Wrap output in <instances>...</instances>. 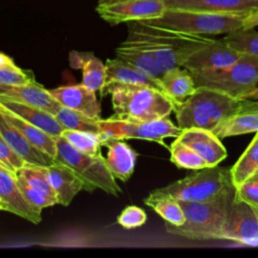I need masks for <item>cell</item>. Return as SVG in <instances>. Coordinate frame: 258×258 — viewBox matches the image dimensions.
Masks as SVG:
<instances>
[{"mask_svg":"<svg viewBox=\"0 0 258 258\" xmlns=\"http://www.w3.org/2000/svg\"><path fill=\"white\" fill-rule=\"evenodd\" d=\"M13 66H16L14 60L6 55L5 53H2L0 52V68H3V67H13Z\"/></svg>","mask_w":258,"mask_h":258,"instance_id":"cell-41","label":"cell"},{"mask_svg":"<svg viewBox=\"0 0 258 258\" xmlns=\"http://www.w3.org/2000/svg\"><path fill=\"white\" fill-rule=\"evenodd\" d=\"M48 181L56 198V204L69 206L79 191L85 190L83 180L67 165L54 162L44 167Z\"/></svg>","mask_w":258,"mask_h":258,"instance_id":"cell-17","label":"cell"},{"mask_svg":"<svg viewBox=\"0 0 258 258\" xmlns=\"http://www.w3.org/2000/svg\"><path fill=\"white\" fill-rule=\"evenodd\" d=\"M244 100L205 87H197L196 92L173 109L177 126L183 130L200 128L213 131L222 121L240 112Z\"/></svg>","mask_w":258,"mask_h":258,"instance_id":"cell-2","label":"cell"},{"mask_svg":"<svg viewBox=\"0 0 258 258\" xmlns=\"http://www.w3.org/2000/svg\"><path fill=\"white\" fill-rule=\"evenodd\" d=\"M241 111H244V112H258V102L244 100V105H243V108H242Z\"/></svg>","mask_w":258,"mask_h":258,"instance_id":"cell-40","label":"cell"},{"mask_svg":"<svg viewBox=\"0 0 258 258\" xmlns=\"http://www.w3.org/2000/svg\"><path fill=\"white\" fill-rule=\"evenodd\" d=\"M0 169H5V170H9V171H11V172H13L12 170H11V168L9 167V166H7L4 162H2L1 160H0ZM15 173V172H14Z\"/></svg>","mask_w":258,"mask_h":258,"instance_id":"cell-44","label":"cell"},{"mask_svg":"<svg viewBox=\"0 0 258 258\" xmlns=\"http://www.w3.org/2000/svg\"><path fill=\"white\" fill-rule=\"evenodd\" d=\"M0 134L12 148L28 165L49 166L55 162L54 158L47 153L34 147L16 128L10 125L0 114Z\"/></svg>","mask_w":258,"mask_h":258,"instance_id":"cell-18","label":"cell"},{"mask_svg":"<svg viewBox=\"0 0 258 258\" xmlns=\"http://www.w3.org/2000/svg\"><path fill=\"white\" fill-rule=\"evenodd\" d=\"M106 82L110 84H124L134 86H148L162 91L161 85L156 80L148 77L135 67L120 59L119 57L106 60ZM163 92V91H162Z\"/></svg>","mask_w":258,"mask_h":258,"instance_id":"cell-21","label":"cell"},{"mask_svg":"<svg viewBox=\"0 0 258 258\" xmlns=\"http://www.w3.org/2000/svg\"><path fill=\"white\" fill-rule=\"evenodd\" d=\"M0 107L10 111L11 113L45 131L51 136H60L61 132L63 131V128L57 122L56 118L40 108L4 98H0Z\"/></svg>","mask_w":258,"mask_h":258,"instance_id":"cell-20","label":"cell"},{"mask_svg":"<svg viewBox=\"0 0 258 258\" xmlns=\"http://www.w3.org/2000/svg\"><path fill=\"white\" fill-rule=\"evenodd\" d=\"M258 26V9L250 12L244 18V28H254Z\"/></svg>","mask_w":258,"mask_h":258,"instance_id":"cell-39","label":"cell"},{"mask_svg":"<svg viewBox=\"0 0 258 258\" xmlns=\"http://www.w3.org/2000/svg\"><path fill=\"white\" fill-rule=\"evenodd\" d=\"M50 95L59 105L78 111L90 118L101 119V107L96 97V92L83 84L69 85L48 90Z\"/></svg>","mask_w":258,"mask_h":258,"instance_id":"cell-13","label":"cell"},{"mask_svg":"<svg viewBox=\"0 0 258 258\" xmlns=\"http://www.w3.org/2000/svg\"><path fill=\"white\" fill-rule=\"evenodd\" d=\"M234 195L235 187L210 202L178 201L184 214V223L180 226H173L164 222L166 232L189 240L220 239Z\"/></svg>","mask_w":258,"mask_h":258,"instance_id":"cell-3","label":"cell"},{"mask_svg":"<svg viewBox=\"0 0 258 258\" xmlns=\"http://www.w3.org/2000/svg\"><path fill=\"white\" fill-rule=\"evenodd\" d=\"M54 117L63 129L86 131L93 133H103L99 127L98 120L90 118L78 111L60 105Z\"/></svg>","mask_w":258,"mask_h":258,"instance_id":"cell-30","label":"cell"},{"mask_svg":"<svg viewBox=\"0 0 258 258\" xmlns=\"http://www.w3.org/2000/svg\"><path fill=\"white\" fill-rule=\"evenodd\" d=\"M32 82L35 80L29 71H24L17 66L0 68V84L24 85Z\"/></svg>","mask_w":258,"mask_h":258,"instance_id":"cell-35","label":"cell"},{"mask_svg":"<svg viewBox=\"0 0 258 258\" xmlns=\"http://www.w3.org/2000/svg\"><path fill=\"white\" fill-rule=\"evenodd\" d=\"M234 199L252 208L258 207V183L250 179L242 182L235 187Z\"/></svg>","mask_w":258,"mask_h":258,"instance_id":"cell-37","label":"cell"},{"mask_svg":"<svg viewBox=\"0 0 258 258\" xmlns=\"http://www.w3.org/2000/svg\"><path fill=\"white\" fill-rule=\"evenodd\" d=\"M108 148L106 164L116 179L127 181L134 172L137 153L126 142L108 137L104 142Z\"/></svg>","mask_w":258,"mask_h":258,"instance_id":"cell-19","label":"cell"},{"mask_svg":"<svg viewBox=\"0 0 258 258\" xmlns=\"http://www.w3.org/2000/svg\"><path fill=\"white\" fill-rule=\"evenodd\" d=\"M220 239L258 246V217L254 209L234 199L229 208Z\"/></svg>","mask_w":258,"mask_h":258,"instance_id":"cell-11","label":"cell"},{"mask_svg":"<svg viewBox=\"0 0 258 258\" xmlns=\"http://www.w3.org/2000/svg\"><path fill=\"white\" fill-rule=\"evenodd\" d=\"M241 100H249V101L258 102V87H255L254 89L249 91L247 94H245Z\"/></svg>","mask_w":258,"mask_h":258,"instance_id":"cell-42","label":"cell"},{"mask_svg":"<svg viewBox=\"0 0 258 258\" xmlns=\"http://www.w3.org/2000/svg\"><path fill=\"white\" fill-rule=\"evenodd\" d=\"M0 198L13 213L33 224L41 222V212L31 207L23 197L16 180V173L0 169Z\"/></svg>","mask_w":258,"mask_h":258,"instance_id":"cell-16","label":"cell"},{"mask_svg":"<svg viewBox=\"0 0 258 258\" xmlns=\"http://www.w3.org/2000/svg\"><path fill=\"white\" fill-rule=\"evenodd\" d=\"M165 10L163 0H115L96 7L99 16L111 25L158 18Z\"/></svg>","mask_w":258,"mask_h":258,"instance_id":"cell-9","label":"cell"},{"mask_svg":"<svg viewBox=\"0 0 258 258\" xmlns=\"http://www.w3.org/2000/svg\"><path fill=\"white\" fill-rule=\"evenodd\" d=\"M176 138L200 155L208 167L218 165L228 155L226 148L213 131L187 128L181 130Z\"/></svg>","mask_w":258,"mask_h":258,"instance_id":"cell-12","label":"cell"},{"mask_svg":"<svg viewBox=\"0 0 258 258\" xmlns=\"http://www.w3.org/2000/svg\"><path fill=\"white\" fill-rule=\"evenodd\" d=\"M234 187L230 168L216 165L195 170L194 173L152 191L181 202L204 203L213 201Z\"/></svg>","mask_w":258,"mask_h":258,"instance_id":"cell-4","label":"cell"},{"mask_svg":"<svg viewBox=\"0 0 258 258\" xmlns=\"http://www.w3.org/2000/svg\"><path fill=\"white\" fill-rule=\"evenodd\" d=\"M0 98L40 108L53 116L60 107L48 90L44 89L36 81L24 85L0 84Z\"/></svg>","mask_w":258,"mask_h":258,"instance_id":"cell-14","label":"cell"},{"mask_svg":"<svg viewBox=\"0 0 258 258\" xmlns=\"http://www.w3.org/2000/svg\"><path fill=\"white\" fill-rule=\"evenodd\" d=\"M197 87H205L241 100L258 85V57L241 54L231 67L206 76H192Z\"/></svg>","mask_w":258,"mask_h":258,"instance_id":"cell-7","label":"cell"},{"mask_svg":"<svg viewBox=\"0 0 258 258\" xmlns=\"http://www.w3.org/2000/svg\"><path fill=\"white\" fill-rule=\"evenodd\" d=\"M170 161L178 168L199 170L207 166L204 159L177 138L170 144Z\"/></svg>","mask_w":258,"mask_h":258,"instance_id":"cell-32","label":"cell"},{"mask_svg":"<svg viewBox=\"0 0 258 258\" xmlns=\"http://www.w3.org/2000/svg\"><path fill=\"white\" fill-rule=\"evenodd\" d=\"M0 114L3 118L14 128H16L34 147L47 153L51 157L56 154V142L54 136L49 135L45 131L37 128L36 126L28 123L22 118L16 116L8 110L0 107Z\"/></svg>","mask_w":258,"mask_h":258,"instance_id":"cell-24","label":"cell"},{"mask_svg":"<svg viewBox=\"0 0 258 258\" xmlns=\"http://www.w3.org/2000/svg\"><path fill=\"white\" fill-rule=\"evenodd\" d=\"M168 9L212 13L249 14L258 9V0H163Z\"/></svg>","mask_w":258,"mask_h":258,"instance_id":"cell-15","label":"cell"},{"mask_svg":"<svg viewBox=\"0 0 258 258\" xmlns=\"http://www.w3.org/2000/svg\"><path fill=\"white\" fill-rule=\"evenodd\" d=\"M250 180H253V181H255V182L258 183V173H255V174L250 178Z\"/></svg>","mask_w":258,"mask_h":258,"instance_id":"cell-45","label":"cell"},{"mask_svg":"<svg viewBox=\"0 0 258 258\" xmlns=\"http://www.w3.org/2000/svg\"><path fill=\"white\" fill-rule=\"evenodd\" d=\"M99 127L107 136L115 139H142L154 141L169 149L164 143L165 138L177 137L181 129L175 126L168 117L143 122H131L115 118L99 119Z\"/></svg>","mask_w":258,"mask_h":258,"instance_id":"cell-8","label":"cell"},{"mask_svg":"<svg viewBox=\"0 0 258 258\" xmlns=\"http://www.w3.org/2000/svg\"><path fill=\"white\" fill-rule=\"evenodd\" d=\"M17 173L21 174L29 183V185L32 186L35 190L56 201L53 189L45 173L44 166H34L26 164L25 166L17 170Z\"/></svg>","mask_w":258,"mask_h":258,"instance_id":"cell-33","label":"cell"},{"mask_svg":"<svg viewBox=\"0 0 258 258\" xmlns=\"http://www.w3.org/2000/svg\"><path fill=\"white\" fill-rule=\"evenodd\" d=\"M246 15L166 8L160 17L143 22L191 34H227L243 27Z\"/></svg>","mask_w":258,"mask_h":258,"instance_id":"cell-5","label":"cell"},{"mask_svg":"<svg viewBox=\"0 0 258 258\" xmlns=\"http://www.w3.org/2000/svg\"><path fill=\"white\" fill-rule=\"evenodd\" d=\"M60 136H62L79 151L92 156L101 153V146H104V142L109 137L104 133H93L68 129H63Z\"/></svg>","mask_w":258,"mask_h":258,"instance_id":"cell-29","label":"cell"},{"mask_svg":"<svg viewBox=\"0 0 258 258\" xmlns=\"http://www.w3.org/2000/svg\"><path fill=\"white\" fill-rule=\"evenodd\" d=\"M253 209H254V211H255V213H256V215H257V217H258V207L253 208Z\"/></svg>","mask_w":258,"mask_h":258,"instance_id":"cell-47","label":"cell"},{"mask_svg":"<svg viewBox=\"0 0 258 258\" xmlns=\"http://www.w3.org/2000/svg\"><path fill=\"white\" fill-rule=\"evenodd\" d=\"M0 211H6L8 212V207L7 205L3 202V200L0 198Z\"/></svg>","mask_w":258,"mask_h":258,"instance_id":"cell-43","label":"cell"},{"mask_svg":"<svg viewBox=\"0 0 258 258\" xmlns=\"http://www.w3.org/2000/svg\"><path fill=\"white\" fill-rule=\"evenodd\" d=\"M70 64L75 69L83 70L82 83L87 88L97 92L106 82V66L92 52L71 51Z\"/></svg>","mask_w":258,"mask_h":258,"instance_id":"cell-23","label":"cell"},{"mask_svg":"<svg viewBox=\"0 0 258 258\" xmlns=\"http://www.w3.org/2000/svg\"><path fill=\"white\" fill-rule=\"evenodd\" d=\"M253 132H258V112H238L213 129L219 139Z\"/></svg>","mask_w":258,"mask_h":258,"instance_id":"cell-26","label":"cell"},{"mask_svg":"<svg viewBox=\"0 0 258 258\" xmlns=\"http://www.w3.org/2000/svg\"><path fill=\"white\" fill-rule=\"evenodd\" d=\"M56 154L54 160L70 167L85 183V190L92 192L97 188L118 197L122 189L109 170L105 157L99 153L92 156L76 149L62 136L55 138Z\"/></svg>","mask_w":258,"mask_h":258,"instance_id":"cell-6","label":"cell"},{"mask_svg":"<svg viewBox=\"0 0 258 258\" xmlns=\"http://www.w3.org/2000/svg\"><path fill=\"white\" fill-rule=\"evenodd\" d=\"M242 53L222 39H213L191 52L182 62L191 76H206L231 67Z\"/></svg>","mask_w":258,"mask_h":258,"instance_id":"cell-10","label":"cell"},{"mask_svg":"<svg viewBox=\"0 0 258 258\" xmlns=\"http://www.w3.org/2000/svg\"><path fill=\"white\" fill-rule=\"evenodd\" d=\"M147 220L146 213L139 207H126L117 218V222L125 229H134L141 227Z\"/></svg>","mask_w":258,"mask_h":258,"instance_id":"cell-36","label":"cell"},{"mask_svg":"<svg viewBox=\"0 0 258 258\" xmlns=\"http://www.w3.org/2000/svg\"><path fill=\"white\" fill-rule=\"evenodd\" d=\"M16 180H17V184H18L23 197L28 202V204L31 207H33L35 210L41 212V210L43 208L51 207L56 204L55 200L35 190L32 186L29 185V183L26 181V179L21 174H19L17 172H16Z\"/></svg>","mask_w":258,"mask_h":258,"instance_id":"cell-34","label":"cell"},{"mask_svg":"<svg viewBox=\"0 0 258 258\" xmlns=\"http://www.w3.org/2000/svg\"><path fill=\"white\" fill-rule=\"evenodd\" d=\"M256 173H258V171H257V172H256Z\"/></svg>","mask_w":258,"mask_h":258,"instance_id":"cell-48","label":"cell"},{"mask_svg":"<svg viewBox=\"0 0 258 258\" xmlns=\"http://www.w3.org/2000/svg\"><path fill=\"white\" fill-rule=\"evenodd\" d=\"M101 97L111 94L114 115L112 118L143 122L168 117L173 111V102L160 90L148 86L124 84L104 85Z\"/></svg>","mask_w":258,"mask_h":258,"instance_id":"cell-1","label":"cell"},{"mask_svg":"<svg viewBox=\"0 0 258 258\" xmlns=\"http://www.w3.org/2000/svg\"><path fill=\"white\" fill-rule=\"evenodd\" d=\"M159 83L163 93L173 102L174 107L197 90L191 74L181 67H175L164 72Z\"/></svg>","mask_w":258,"mask_h":258,"instance_id":"cell-22","label":"cell"},{"mask_svg":"<svg viewBox=\"0 0 258 258\" xmlns=\"http://www.w3.org/2000/svg\"><path fill=\"white\" fill-rule=\"evenodd\" d=\"M115 51L116 57H119L120 59L135 67L137 70L141 71L157 82L160 81L163 72L158 67L151 54H149L145 49L135 42L126 38L117 46Z\"/></svg>","mask_w":258,"mask_h":258,"instance_id":"cell-25","label":"cell"},{"mask_svg":"<svg viewBox=\"0 0 258 258\" xmlns=\"http://www.w3.org/2000/svg\"><path fill=\"white\" fill-rule=\"evenodd\" d=\"M223 40L240 53L258 57V31L241 27L227 33Z\"/></svg>","mask_w":258,"mask_h":258,"instance_id":"cell-31","label":"cell"},{"mask_svg":"<svg viewBox=\"0 0 258 258\" xmlns=\"http://www.w3.org/2000/svg\"><path fill=\"white\" fill-rule=\"evenodd\" d=\"M0 160L4 162L7 166L11 168L13 172H17L21 167L25 166L27 163L18 156L12 148L8 145V143L5 141V139L0 134Z\"/></svg>","mask_w":258,"mask_h":258,"instance_id":"cell-38","label":"cell"},{"mask_svg":"<svg viewBox=\"0 0 258 258\" xmlns=\"http://www.w3.org/2000/svg\"><path fill=\"white\" fill-rule=\"evenodd\" d=\"M111 1H115V0H99L98 3H105V2H111Z\"/></svg>","mask_w":258,"mask_h":258,"instance_id":"cell-46","label":"cell"},{"mask_svg":"<svg viewBox=\"0 0 258 258\" xmlns=\"http://www.w3.org/2000/svg\"><path fill=\"white\" fill-rule=\"evenodd\" d=\"M144 204L153 209L164 222L173 226H180L184 223V214L179 205V202L167 195H159L151 191L144 199Z\"/></svg>","mask_w":258,"mask_h":258,"instance_id":"cell-27","label":"cell"},{"mask_svg":"<svg viewBox=\"0 0 258 258\" xmlns=\"http://www.w3.org/2000/svg\"><path fill=\"white\" fill-rule=\"evenodd\" d=\"M230 171L235 187L250 179L258 171V132Z\"/></svg>","mask_w":258,"mask_h":258,"instance_id":"cell-28","label":"cell"}]
</instances>
